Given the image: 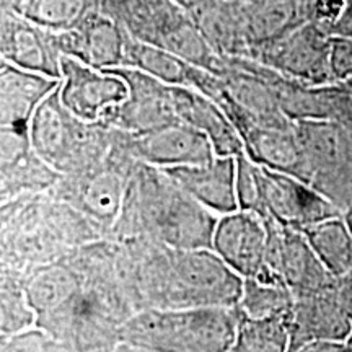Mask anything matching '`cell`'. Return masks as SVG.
Listing matches in <instances>:
<instances>
[{
    "mask_svg": "<svg viewBox=\"0 0 352 352\" xmlns=\"http://www.w3.org/2000/svg\"><path fill=\"white\" fill-rule=\"evenodd\" d=\"M121 241L129 254L139 311L239 305L243 277L212 248H173L148 239Z\"/></svg>",
    "mask_w": 352,
    "mask_h": 352,
    "instance_id": "6da1fadb",
    "label": "cell"
},
{
    "mask_svg": "<svg viewBox=\"0 0 352 352\" xmlns=\"http://www.w3.org/2000/svg\"><path fill=\"white\" fill-rule=\"evenodd\" d=\"M219 217L160 166L139 162L109 232L114 240L148 239L173 248H212Z\"/></svg>",
    "mask_w": 352,
    "mask_h": 352,
    "instance_id": "7a4b0ae2",
    "label": "cell"
},
{
    "mask_svg": "<svg viewBox=\"0 0 352 352\" xmlns=\"http://www.w3.org/2000/svg\"><path fill=\"white\" fill-rule=\"evenodd\" d=\"M104 236L94 220L47 191L19 196L0 223V270L28 276Z\"/></svg>",
    "mask_w": 352,
    "mask_h": 352,
    "instance_id": "3957f363",
    "label": "cell"
},
{
    "mask_svg": "<svg viewBox=\"0 0 352 352\" xmlns=\"http://www.w3.org/2000/svg\"><path fill=\"white\" fill-rule=\"evenodd\" d=\"M239 321V307L148 308L122 324L118 352H227Z\"/></svg>",
    "mask_w": 352,
    "mask_h": 352,
    "instance_id": "277c9868",
    "label": "cell"
},
{
    "mask_svg": "<svg viewBox=\"0 0 352 352\" xmlns=\"http://www.w3.org/2000/svg\"><path fill=\"white\" fill-rule=\"evenodd\" d=\"M30 139L47 165L69 175L107 160L114 145V126L77 118L63 103L57 85L34 109Z\"/></svg>",
    "mask_w": 352,
    "mask_h": 352,
    "instance_id": "5b68a950",
    "label": "cell"
},
{
    "mask_svg": "<svg viewBox=\"0 0 352 352\" xmlns=\"http://www.w3.org/2000/svg\"><path fill=\"white\" fill-rule=\"evenodd\" d=\"M139 162L131 152L129 132L114 126V145L107 160L77 173L60 175L47 192L80 210L109 236L120 215L127 178Z\"/></svg>",
    "mask_w": 352,
    "mask_h": 352,
    "instance_id": "8992f818",
    "label": "cell"
},
{
    "mask_svg": "<svg viewBox=\"0 0 352 352\" xmlns=\"http://www.w3.org/2000/svg\"><path fill=\"white\" fill-rule=\"evenodd\" d=\"M302 151V182L341 212L352 206V126L334 121H296Z\"/></svg>",
    "mask_w": 352,
    "mask_h": 352,
    "instance_id": "52a82bcc",
    "label": "cell"
},
{
    "mask_svg": "<svg viewBox=\"0 0 352 352\" xmlns=\"http://www.w3.org/2000/svg\"><path fill=\"white\" fill-rule=\"evenodd\" d=\"M126 321L103 297L80 287L60 305L36 316L34 324L60 342L65 352H118Z\"/></svg>",
    "mask_w": 352,
    "mask_h": 352,
    "instance_id": "ba28073f",
    "label": "cell"
},
{
    "mask_svg": "<svg viewBox=\"0 0 352 352\" xmlns=\"http://www.w3.org/2000/svg\"><path fill=\"white\" fill-rule=\"evenodd\" d=\"M267 230L264 283L285 284L294 297L331 289L338 279L320 261L303 232L285 227L271 215H264Z\"/></svg>",
    "mask_w": 352,
    "mask_h": 352,
    "instance_id": "9c48e42d",
    "label": "cell"
},
{
    "mask_svg": "<svg viewBox=\"0 0 352 352\" xmlns=\"http://www.w3.org/2000/svg\"><path fill=\"white\" fill-rule=\"evenodd\" d=\"M329 39L331 36L323 28L314 21H305L274 41L252 47L246 56L308 85H324L334 82L329 65Z\"/></svg>",
    "mask_w": 352,
    "mask_h": 352,
    "instance_id": "30bf717a",
    "label": "cell"
},
{
    "mask_svg": "<svg viewBox=\"0 0 352 352\" xmlns=\"http://www.w3.org/2000/svg\"><path fill=\"white\" fill-rule=\"evenodd\" d=\"M108 70L124 78L129 94L121 103L109 107L100 121L134 134L179 121L175 109L173 85L127 65Z\"/></svg>",
    "mask_w": 352,
    "mask_h": 352,
    "instance_id": "8fae6325",
    "label": "cell"
},
{
    "mask_svg": "<svg viewBox=\"0 0 352 352\" xmlns=\"http://www.w3.org/2000/svg\"><path fill=\"white\" fill-rule=\"evenodd\" d=\"M259 183L264 215H271L285 227L303 230L324 219L342 215L333 202L297 176L259 165Z\"/></svg>",
    "mask_w": 352,
    "mask_h": 352,
    "instance_id": "7c38bea8",
    "label": "cell"
},
{
    "mask_svg": "<svg viewBox=\"0 0 352 352\" xmlns=\"http://www.w3.org/2000/svg\"><path fill=\"white\" fill-rule=\"evenodd\" d=\"M127 94L124 78L113 70L90 67L69 56L60 59V100L80 120L100 121L103 113L121 103Z\"/></svg>",
    "mask_w": 352,
    "mask_h": 352,
    "instance_id": "4fadbf2b",
    "label": "cell"
},
{
    "mask_svg": "<svg viewBox=\"0 0 352 352\" xmlns=\"http://www.w3.org/2000/svg\"><path fill=\"white\" fill-rule=\"evenodd\" d=\"M59 176L34 152L30 127H0V204L47 191Z\"/></svg>",
    "mask_w": 352,
    "mask_h": 352,
    "instance_id": "5bb4252c",
    "label": "cell"
},
{
    "mask_svg": "<svg viewBox=\"0 0 352 352\" xmlns=\"http://www.w3.org/2000/svg\"><path fill=\"white\" fill-rule=\"evenodd\" d=\"M129 147L138 160L160 168L204 165L217 157L208 135L183 121L142 134L129 132Z\"/></svg>",
    "mask_w": 352,
    "mask_h": 352,
    "instance_id": "9a60e30c",
    "label": "cell"
},
{
    "mask_svg": "<svg viewBox=\"0 0 352 352\" xmlns=\"http://www.w3.org/2000/svg\"><path fill=\"white\" fill-rule=\"evenodd\" d=\"M266 248L267 230L261 215L243 209L220 215L212 250L241 277L259 279L264 274Z\"/></svg>",
    "mask_w": 352,
    "mask_h": 352,
    "instance_id": "2e32d148",
    "label": "cell"
},
{
    "mask_svg": "<svg viewBox=\"0 0 352 352\" xmlns=\"http://www.w3.org/2000/svg\"><path fill=\"white\" fill-rule=\"evenodd\" d=\"M289 329V351H302L308 342L318 340H349L352 316L341 300L338 284L331 289L294 297Z\"/></svg>",
    "mask_w": 352,
    "mask_h": 352,
    "instance_id": "e0dca14e",
    "label": "cell"
},
{
    "mask_svg": "<svg viewBox=\"0 0 352 352\" xmlns=\"http://www.w3.org/2000/svg\"><path fill=\"white\" fill-rule=\"evenodd\" d=\"M56 43L60 54L90 67L108 70L124 65L126 32L98 7L74 28L56 32Z\"/></svg>",
    "mask_w": 352,
    "mask_h": 352,
    "instance_id": "ac0fdd59",
    "label": "cell"
},
{
    "mask_svg": "<svg viewBox=\"0 0 352 352\" xmlns=\"http://www.w3.org/2000/svg\"><path fill=\"white\" fill-rule=\"evenodd\" d=\"M0 56L7 64L60 78V54L56 32L43 28L16 12L0 20Z\"/></svg>",
    "mask_w": 352,
    "mask_h": 352,
    "instance_id": "d6986e66",
    "label": "cell"
},
{
    "mask_svg": "<svg viewBox=\"0 0 352 352\" xmlns=\"http://www.w3.org/2000/svg\"><path fill=\"white\" fill-rule=\"evenodd\" d=\"M184 191L217 215L240 209L236 197L235 157L217 155L204 165H184L164 168Z\"/></svg>",
    "mask_w": 352,
    "mask_h": 352,
    "instance_id": "ffe728a7",
    "label": "cell"
},
{
    "mask_svg": "<svg viewBox=\"0 0 352 352\" xmlns=\"http://www.w3.org/2000/svg\"><path fill=\"white\" fill-rule=\"evenodd\" d=\"M98 8L129 36L155 46L189 15L175 0H98Z\"/></svg>",
    "mask_w": 352,
    "mask_h": 352,
    "instance_id": "44dd1931",
    "label": "cell"
},
{
    "mask_svg": "<svg viewBox=\"0 0 352 352\" xmlns=\"http://www.w3.org/2000/svg\"><path fill=\"white\" fill-rule=\"evenodd\" d=\"M173 101L178 120L204 132L217 155L236 157L245 153L240 132L212 98L196 88L173 85Z\"/></svg>",
    "mask_w": 352,
    "mask_h": 352,
    "instance_id": "7402d4cb",
    "label": "cell"
},
{
    "mask_svg": "<svg viewBox=\"0 0 352 352\" xmlns=\"http://www.w3.org/2000/svg\"><path fill=\"white\" fill-rule=\"evenodd\" d=\"M59 82L10 64L0 69V127H30L34 109Z\"/></svg>",
    "mask_w": 352,
    "mask_h": 352,
    "instance_id": "603a6c76",
    "label": "cell"
},
{
    "mask_svg": "<svg viewBox=\"0 0 352 352\" xmlns=\"http://www.w3.org/2000/svg\"><path fill=\"white\" fill-rule=\"evenodd\" d=\"M240 10L248 51L308 21L307 0H241Z\"/></svg>",
    "mask_w": 352,
    "mask_h": 352,
    "instance_id": "cb8c5ba5",
    "label": "cell"
},
{
    "mask_svg": "<svg viewBox=\"0 0 352 352\" xmlns=\"http://www.w3.org/2000/svg\"><path fill=\"white\" fill-rule=\"evenodd\" d=\"M245 153L258 165L302 179L303 160L296 121L287 126H250L240 132Z\"/></svg>",
    "mask_w": 352,
    "mask_h": 352,
    "instance_id": "d4e9b609",
    "label": "cell"
},
{
    "mask_svg": "<svg viewBox=\"0 0 352 352\" xmlns=\"http://www.w3.org/2000/svg\"><path fill=\"white\" fill-rule=\"evenodd\" d=\"M80 287V277L67 258L38 267L25 279L26 300L36 316L60 305Z\"/></svg>",
    "mask_w": 352,
    "mask_h": 352,
    "instance_id": "484cf974",
    "label": "cell"
},
{
    "mask_svg": "<svg viewBox=\"0 0 352 352\" xmlns=\"http://www.w3.org/2000/svg\"><path fill=\"white\" fill-rule=\"evenodd\" d=\"M300 232L338 280L352 276V233L342 215L324 219Z\"/></svg>",
    "mask_w": 352,
    "mask_h": 352,
    "instance_id": "4316f807",
    "label": "cell"
},
{
    "mask_svg": "<svg viewBox=\"0 0 352 352\" xmlns=\"http://www.w3.org/2000/svg\"><path fill=\"white\" fill-rule=\"evenodd\" d=\"M124 65L134 67L157 77L170 85L191 87L192 70L196 65L186 63L173 52L155 46V44L139 41L126 33Z\"/></svg>",
    "mask_w": 352,
    "mask_h": 352,
    "instance_id": "83f0119b",
    "label": "cell"
},
{
    "mask_svg": "<svg viewBox=\"0 0 352 352\" xmlns=\"http://www.w3.org/2000/svg\"><path fill=\"white\" fill-rule=\"evenodd\" d=\"M289 315L252 318L240 311L233 352H284L289 351Z\"/></svg>",
    "mask_w": 352,
    "mask_h": 352,
    "instance_id": "f1b7e54d",
    "label": "cell"
},
{
    "mask_svg": "<svg viewBox=\"0 0 352 352\" xmlns=\"http://www.w3.org/2000/svg\"><path fill=\"white\" fill-rule=\"evenodd\" d=\"M21 13L50 32H65L85 19L98 0H20Z\"/></svg>",
    "mask_w": 352,
    "mask_h": 352,
    "instance_id": "f546056e",
    "label": "cell"
},
{
    "mask_svg": "<svg viewBox=\"0 0 352 352\" xmlns=\"http://www.w3.org/2000/svg\"><path fill=\"white\" fill-rule=\"evenodd\" d=\"M236 307L252 318L287 316L294 307V294L285 284L243 277V292Z\"/></svg>",
    "mask_w": 352,
    "mask_h": 352,
    "instance_id": "4dcf8cb0",
    "label": "cell"
},
{
    "mask_svg": "<svg viewBox=\"0 0 352 352\" xmlns=\"http://www.w3.org/2000/svg\"><path fill=\"white\" fill-rule=\"evenodd\" d=\"M26 276L0 270V336L33 327L36 315L25 296Z\"/></svg>",
    "mask_w": 352,
    "mask_h": 352,
    "instance_id": "1f68e13d",
    "label": "cell"
},
{
    "mask_svg": "<svg viewBox=\"0 0 352 352\" xmlns=\"http://www.w3.org/2000/svg\"><path fill=\"white\" fill-rule=\"evenodd\" d=\"M307 13L329 36H352V0H307Z\"/></svg>",
    "mask_w": 352,
    "mask_h": 352,
    "instance_id": "d6a6232c",
    "label": "cell"
},
{
    "mask_svg": "<svg viewBox=\"0 0 352 352\" xmlns=\"http://www.w3.org/2000/svg\"><path fill=\"white\" fill-rule=\"evenodd\" d=\"M236 160V197L243 210H252L263 217L264 206L259 183V165L246 153L235 157Z\"/></svg>",
    "mask_w": 352,
    "mask_h": 352,
    "instance_id": "836d02e7",
    "label": "cell"
},
{
    "mask_svg": "<svg viewBox=\"0 0 352 352\" xmlns=\"http://www.w3.org/2000/svg\"><path fill=\"white\" fill-rule=\"evenodd\" d=\"M3 351L7 352H65L60 342H57L50 333L43 328L33 327L23 331L8 334L3 342Z\"/></svg>",
    "mask_w": 352,
    "mask_h": 352,
    "instance_id": "e575fe53",
    "label": "cell"
},
{
    "mask_svg": "<svg viewBox=\"0 0 352 352\" xmlns=\"http://www.w3.org/2000/svg\"><path fill=\"white\" fill-rule=\"evenodd\" d=\"M329 65L334 82L352 77V36L338 34L329 39Z\"/></svg>",
    "mask_w": 352,
    "mask_h": 352,
    "instance_id": "d590c367",
    "label": "cell"
},
{
    "mask_svg": "<svg viewBox=\"0 0 352 352\" xmlns=\"http://www.w3.org/2000/svg\"><path fill=\"white\" fill-rule=\"evenodd\" d=\"M341 82H342V85H344V88H346V94H347V96H349L351 104H352V77L346 78V80H341Z\"/></svg>",
    "mask_w": 352,
    "mask_h": 352,
    "instance_id": "8d00e7d4",
    "label": "cell"
},
{
    "mask_svg": "<svg viewBox=\"0 0 352 352\" xmlns=\"http://www.w3.org/2000/svg\"><path fill=\"white\" fill-rule=\"evenodd\" d=\"M342 217H344L347 227H349V230L352 233V206H351L349 209H346L344 212H342Z\"/></svg>",
    "mask_w": 352,
    "mask_h": 352,
    "instance_id": "74e56055",
    "label": "cell"
},
{
    "mask_svg": "<svg viewBox=\"0 0 352 352\" xmlns=\"http://www.w3.org/2000/svg\"><path fill=\"white\" fill-rule=\"evenodd\" d=\"M6 65H7V60L3 59L2 56H0V69H2V67H6Z\"/></svg>",
    "mask_w": 352,
    "mask_h": 352,
    "instance_id": "f35d334b",
    "label": "cell"
}]
</instances>
